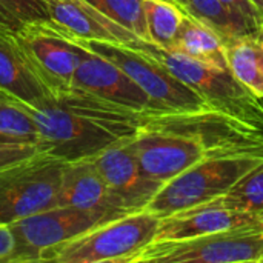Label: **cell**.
Instances as JSON below:
<instances>
[{"mask_svg":"<svg viewBox=\"0 0 263 263\" xmlns=\"http://www.w3.org/2000/svg\"><path fill=\"white\" fill-rule=\"evenodd\" d=\"M259 214L222 206L217 200L162 217L154 240H185L257 222Z\"/></svg>","mask_w":263,"mask_h":263,"instance_id":"13","label":"cell"},{"mask_svg":"<svg viewBox=\"0 0 263 263\" xmlns=\"http://www.w3.org/2000/svg\"><path fill=\"white\" fill-rule=\"evenodd\" d=\"M228 69L250 91L263 99V74L254 34L227 42Z\"/></svg>","mask_w":263,"mask_h":263,"instance_id":"17","label":"cell"},{"mask_svg":"<svg viewBox=\"0 0 263 263\" xmlns=\"http://www.w3.org/2000/svg\"><path fill=\"white\" fill-rule=\"evenodd\" d=\"M171 2H176V0H171Z\"/></svg>","mask_w":263,"mask_h":263,"instance_id":"31","label":"cell"},{"mask_svg":"<svg viewBox=\"0 0 263 263\" xmlns=\"http://www.w3.org/2000/svg\"><path fill=\"white\" fill-rule=\"evenodd\" d=\"M111 219L72 206H54L11 223L15 236L12 263H37L42 254Z\"/></svg>","mask_w":263,"mask_h":263,"instance_id":"8","label":"cell"},{"mask_svg":"<svg viewBox=\"0 0 263 263\" xmlns=\"http://www.w3.org/2000/svg\"><path fill=\"white\" fill-rule=\"evenodd\" d=\"M214 200L225 208L260 216L263 211V165L245 176L227 194Z\"/></svg>","mask_w":263,"mask_h":263,"instance_id":"22","label":"cell"},{"mask_svg":"<svg viewBox=\"0 0 263 263\" xmlns=\"http://www.w3.org/2000/svg\"><path fill=\"white\" fill-rule=\"evenodd\" d=\"M148 42L171 48L177 37L185 11L171 0H143Z\"/></svg>","mask_w":263,"mask_h":263,"instance_id":"19","label":"cell"},{"mask_svg":"<svg viewBox=\"0 0 263 263\" xmlns=\"http://www.w3.org/2000/svg\"><path fill=\"white\" fill-rule=\"evenodd\" d=\"M262 165L263 146L208 156L168 180L145 210L162 219L211 202L227 194L245 176Z\"/></svg>","mask_w":263,"mask_h":263,"instance_id":"2","label":"cell"},{"mask_svg":"<svg viewBox=\"0 0 263 263\" xmlns=\"http://www.w3.org/2000/svg\"><path fill=\"white\" fill-rule=\"evenodd\" d=\"M14 35L52 91L72 85L82 52L77 37L51 20L29 25Z\"/></svg>","mask_w":263,"mask_h":263,"instance_id":"9","label":"cell"},{"mask_svg":"<svg viewBox=\"0 0 263 263\" xmlns=\"http://www.w3.org/2000/svg\"><path fill=\"white\" fill-rule=\"evenodd\" d=\"M133 48L163 65L173 76L202 96L214 109L263 129V99L242 85L228 68L194 60L146 40H140Z\"/></svg>","mask_w":263,"mask_h":263,"instance_id":"3","label":"cell"},{"mask_svg":"<svg viewBox=\"0 0 263 263\" xmlns=\"http://www.w3.org/2000/svg\"><path fill=\"white\" fill-rule=\"evenodd\" d=\"M176 3L186 12V9H188V0H176Z\"/></svg>","mask_w":263,"mask_h":263,"instance_id":"29","label":"cell"},{"mask_svg":"<svg viewBox=\"0 0 263 263\" xmlns=\"http://www.w3.org/2000/svg\"><path fill=\"white\" fill-rule=\"evenodd\" d=\"M82 40V39H80ZM94 52L114 62L123 69L151 99L160 112L199 114L217 111L194 89L173 76L163 65L145 52L117 43L82 40ZM220 112V111H219Z\"/></svg>","mask_w":263,"mask_h":263,"instance_id":"7","label":"cell"},{"mask_svg":"<svg viewBox=\"0 0 263 263\" xmlns=\"http://www.w3.org/2000/svg\"><path fill=\"white\" fill-rule=\"evenodd\" d=\"M46 5L49 20L77 39L131 48L143 40L86 0H46Z\"/></svg>","mask_w":263,"mask_h":263,"instance_id":"12","label":"cell"},{"mask_svg":"<svg viewBox=\"0 0 263 263\" xmlns=\"http://www.w3.org/2000/svg\"><path fill=\"white\" fill-rule=\"evenodd\" d=\"M219 2L236 17L248 22L256 28H260V25L263 23L262 12L250 0H219Z\"/></svg>","mask_w":263,"mask_h":263,"instance_id":"25","label":"cell"},{"mask_svg":"<svg viewBox=\"0 0 263 263\" xmlns=\"http://www.w3.org/2000/svg\"><path fill=\"white\" fill-rule=\"evenodd\" d=\"M166 49H174L194 60L228 68L227 43L219 32L205 25L199 18L185 12L174 45Z\"/></svg>","mask_w":263,"mask_h":263,"instance_id":"16","label":"cell"},{"mask_svg":"<svg viewBox=\"0 0 263 263\" xmlns=\"http://www.w3.org/2000/svg\"><path fill=\"white\" fill-rule=\"evenodd\" d=\"M40 151H45L40 143L32 142H3L0 143V170L9 165L26 160Z\"/></svg>","mask_w":263,"mask_h":263,"instance_id":"24","label":"cell"},{"mask_svg":"<svg viewBox=\"0 0 263 263\" xmlns=\"http://www.w3.org/2000/svg\"><path fill=\"white\" fill-rule=\"evenodd\" d=\"M15 254V236L9 225L0 223V263H12Z\"/></svg>","mask_w":263,"mask_h":263,"instance_id":"26","label":"cell"},{"mask_svg":"<svg viewBox=\"0 0 263 263\" xmlns=\"http://www.w3.org/2000/svg\"><path fill=\"white\" fill-rule=\"evenodd\" d=\"M49 20L46 0H0V31L17 34L29 25Z\"/></svg>","mask_w":263,"mask_h":263,"instance_id":"20","label":"cell"},{"mask_svg":"<svg viewBox=\"0 0 263 263\" xmlns=\"http://www.w3.org/2000/svg\"><path fill=\"white\" fill-rule=\"evenodd\" d=\"M256 37V42H257V46H259V63H260V69H262L263 74V23L260 25V28L257 29V32L254 34Z\"/></svg>","mask_w":263,"mask_h":263,"instance_id":"27","label":"cell"},{"mask_svg":"<svg viewBox=\"0 0 263 263\" xmlns=\"http://www.w3.org/2000/svg\"><path fill=\"white\" fill-rule=\"evenodd\" d=\"M250 2H251V3H253V5L260 11V12H262V15H263V0H250Z\"/></svg>","mask_w":263,"mask_h":263,"instance_id":"28","label":"cell"},{"mask_svg":"<svg viewBox=\"0 0 263 263\" xmlns=\"http://www.w3.org/2000/svg\"><path fill=\"white\" fill-rule=\"evenodd\" d=\"M92 160L114 203L125 214L145 210L163 186L142 171L128 140L109 146Z\"/></svg>","mask_w":263,"mask_h":263,"instance_id":"10","label":"cell"},{"mask_svg":"<svg viewBox=\"0 0 263 263\" xmlns=\"http://www.w3.org/2000/svg\"><path fill=\"white\" fill-rule=\"evenodd\" d=\"M133 263H263L257 223L185 240H153Z\"/></svg>","mask_w":263,"mask_h":263,"instance_id":"5","label":"cell"},{"mask_svg":"<svg viewBox=\"0 0 263 263\" xmlns=\"http://www.w3.org/2000/svg\"><path fill=\"white\" fill-rule=\"evenodd\" d=\"M160 217L146 210L129 213L46 250L40 262L133 263L134 257L156 239Z\"/></svg>","mask_w":263,"mask_h":263,"instance_id":"4","label":"cell"},{"mask_svg":"<svg viewBox=\"0 0 263 263\" xmlns=\"http://www.w3.org/2000/svg\"><path fill=\"white\" fill-rule=\"evenodd\" d=\"M105 15L148 42L143 0H86Z\"/></svg>","mask_w":263,"mask_h":263,"instance_id":"23","label":"cell"},{"mask_svg":"<svg viewBox=\"0 0 263 263\" xmlns=\"http://www.w3.org/2000/svg\"><path fill=\"white\" fill-rule=\"evenodd\" d=\"M82 45L80 62L72 77V86L96 94L105 100L145 112H160L148 94L114 62Z\"/></svg>","mask_w":263,"mask_h":263,"instance_id":"11","label":"cell"},{"mask_svg":"<svg viewBox=\"0 0 263 263\" xmlns=\"http://www.w3.org/2000/svg\"><path fill=\"white\" fill-rule=\"evenodd\" d=\"M186 14L211 26L227 42L256 34L259 28L236 17L219 0H188Z\"/></svg>","mask_w":263,"mask_h":263,"instance_id":"18","label":"cell"},{"mask_svg":"<svg viewBox=\"0 0 263 263\" xmlns=\"http://www.w3.org/2000/svg\"><path fill=\"white\" fill-rule=\"evenodd\" d=\"M66 162L46 153L0 170V223L11 225L59 205Z\"/></svg>","mask_w":263,"mask_h":263,"instance_id":"6","label":"cell"},{"mask_svg":"<svg viewBox=\"0 0 263 263\" xmlns=\"http://www.w3.org/2000/svg\"><path fill=\"white\" fill-rule=\"evenodd\" d=\"M256 223H257L259 230H260V231L263 233V211L260 213V216H259V219H257V222H256Z\"/></svg>","mask_w":263,"mask_h":263,"instance_id":"30","label":"cell"},{"mask_svg":"<svg viewBox=\"0 0 263 263\" xmlns=\"http://www.w3.org/2000/svg\"><path fill=\"white\" fill-rule=\"evenodd\" d=\"M0 91L25 106H35L52 92L17 37L3 31H0Z\"/></svg>","mask_w":263,"mask_h":263,"instance_id":"15","label":"cell"},{"mask_svg":"<svg viewBox=\"0 0 263 263\" xmlns=\"http://www.w3.org/2000/svg\"><path fill=\"white\" fill-rule=\"evenodd\" d=\"M25 108L37 126L43 149L65 162L92 159L131 139L153 114L105 100L72 85Z\"/></svg>","mask_w":263,"mask_h":263,"instance_id":"1","label":"cell"},{"mask_svg":"<svg viewBox=\"0 0 263 263\" xmlns=\"http://www.w3.org/2000/svg\"><path fill=\"white\" fill-rule=\"evenodd\" d=\"M0 133L17 140L40 143L37 126L28 109L0 91ZM42 145V143H40Z\"/></svg>","mask_w":263,"mask_h":263,"instance_id":"21","label":"cell"},{"mask_svg":"<svg viewBox=\"0 0 263 263\" xmlns=\"http://www.w3.org/2000/svg\"><path fill=\"white\" fill-rule=\"evenodd\" d=\"M57 206H72L106 219L125 216L114 203L92 159L66 162Z\"/></svg>","mask_w":263,"mask_h":263,"instance_id":"14","label":"cell"}]
</instances>
